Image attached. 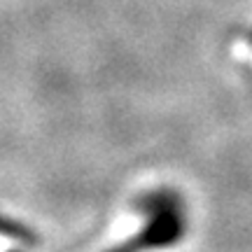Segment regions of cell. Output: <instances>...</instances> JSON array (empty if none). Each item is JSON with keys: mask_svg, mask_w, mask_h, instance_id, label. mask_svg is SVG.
Wrapping results in <instances>:
<instances>
[{"mask_svg": "<svg viewBox=\"0 0 252 252\" xmlns=\"http://www.w3.org/2000/svg\"><path fill=\"white\" fill-rule=\"evenodd\" d=\"M2 234L9 236V238H17L19 243L37 245V236L33 234V231H31L26 224L14 222V220H9V217H5V220H2Z\"/></svg>", "mask_w": 252, "mask_h": 252, "instance_id": "2", "label": "cell"}, {"mask_svg": "<svg viewBox=\"0 0 252 252\" xmlns=\"http://www.w3.org/2000/svg\"><path fill=\"white\" fill-rule=\"evenodd\" d=\"M135 208L145 215L143 229L105 252H152L173 248L182 241L187 231L185 203L173 189L147 191L145 196L138 198Z\"/></svg>", "mask_w": 252, "mask_h": 252, "instance_id": "1", "label": "cell"}]
</instances>
